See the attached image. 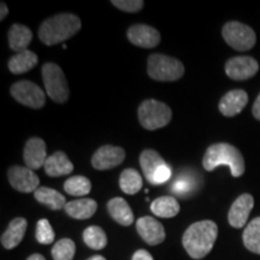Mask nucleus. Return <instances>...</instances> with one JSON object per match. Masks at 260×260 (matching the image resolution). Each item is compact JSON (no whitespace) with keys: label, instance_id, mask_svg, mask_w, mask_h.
<instances>
[{"label":"nucleus","instance_id":"nucleus-16","mask_svg":"<svg viewBox=\"0 0 260 260\" xmlns=\"http://www.w3.org/2000/svg\"><path fill=\"white\" fill-rule=\"evenodd\" d=\"M248 103V95L245 90L234 89L228 92L219 102V111L226 117L239 115Z\"/></svg>","mask_w":260,"mask_h":260},{"label":"nucleus","instance_id":"nucleus-21","mask_svg":"<svg viewBox=\"0 0 260 260\" xmlns=\"http://www.w3.org/2000/svg\"><path fill=\"white\" fill-rule=\"evenodd\" d=\"M32 32L28 27L23 24H14L9 30V45L10 48L15 52H22L27 50L31 42Z\"/></svg>","mask_w":260,"mask_h":260},{"label":"nucleus","instance_id":"nucleus-29","mask_svg":"<svg viewBox=\"0 0 260 260\" xmlns=\"http://www.w3.org/2000/svg\"><path fill=\"white\" fill-rule=\"evenodd\" d=\"M90 189H92V183L84 176H73L68 178L64 183V190L74 197H84L89 194Z\"/></svg>","mask_w":260,"mask_h":260},{"label":"nucleus","instance_id":"nucleus-23","mask_svg":"<svg viewBox=\"0 0 260 260\" xmlns=\"http://www.w3.org/2000/svg\"><path fill=\"white\" fill-rule=\"evenodd\" d=\"M140 165H141L144 175L149 183H151L152 178L154 174L157 172L159 168L167 164V161L161 158V155L155 152L154 149H145L141 154H140Z\"/></svg>","mask_w":260,"mask_h":260},{"label":"nucleus","instance_id":"nucleus-24","mask_svg":"<svg viewBox=\"0 0 260 260\" xmlns=\"http://www.w3.org/2000/svg\"><path fill=\"white\" fill-rule=\"evenodd\" d=\"M34 197L39 203L54 211L64 209L65 205L68 204L67 201H65V198L59 193V191L48 187H39L38 189L34 191Z\"/></svg>","mask_w":260,"mask_h":260},{"label":"nucleus","instance_id":"nucleus-2","mask_svg":"<svg viewBox=\"0 0 260 260\" xmlns=\"http://www.w3.org/2000/svg\"><path fill=\"white\" fill-rule=\"evenodd\" d=\"M203 165L207 171H213L220 165H226L234 177L242 176L246 168L241 152L235 146L225 142L210 146L205 152Z\"/></svg>","mask_w":260,"mask_h":260},{"label":"nucleus","instance_id":"nucleus-36","mask_svg":"<svg viewBox=\"0 0 260 260\" xmlns=\"http://www.w3.org/2000/svg\"><path fill=\"white\" fill-rule=\"evenodd\" d=\"M253 116L255 117L258 121H260V94L256 96L254 104H253V109H252Z\"/></svg>","mask_w":260,"mask_h":260},{"label":"nucleus","instance_id":"nucleus-4","mask_svg":"<svg viewBox=\"0 0 260 260\" xmlns=\"http://www.w3.org/2000/svg\"><path fill=\"white\" fill-rule=\"evenodd\" d=\"M147 73L151 79L160 82L180 80L184 75L182 61L164 54H152L148 58Z\"/></svg>","mask_w":260,"mask_h":260},{"label":"nucleus","instance_id":"nucleus-18","mask_svg":"<svg viewBox=\"0 0 260 260\" xmlns=\"http://www.w3.org/2000/svg\"><path fill=\"white\" fill-rule=\"evenodd\" d=\"M27 220L24 218L12 219L10 222L6 232L2 235V245L6 249H12L17 247L23 240L25 230H27Z\"/></svg>","mask_w":260,"mask_h":260},{"label":"nucleus","instance_id":"nucleus-1","mask_svg":"<svg viewBox=\"0 0 260 260\" xmlns=\"http://www.w3.org/2000/svg\"><path fill=\"white\" fill-rule=\"evenodd\" d=\"M218 236V226L212 220H200L191 224L182 237L184 249L193 259H203L212 251Z\"/></svg>","mask_w":260,"mask_h":260},{"label":"nucleus","instance_id":"nucleus-31","mask_svg":"<svg viewBox=\"0 0 260 260\" xmlns=\"http://www.w3.org/2000/svg\"><path fill=\"white\" fill-rule=\"evenodd\" d=\"M170 189L172 193L181 195V197H187L191 190L195 189V181L189 175H181L176 177Z\"/></svg>","mask_w":260,"mask_h":260},{"label":"nucleus","instance_id":"nucleus-8","mask_svg":"<svg viewBox=\"0 0 260 260\" xmlns=\"http://www.w3.org/2000/svg\"><path fill=\"white\" fill-rule=\"evenodd\" d=\"M11 95L19 104L31 109H41L46 104L44 90L30 81H19L12 84Z\"/></svg>","mask_w":260,"mask_h":260},{"label":"nucleus","instance_id":"nucleus-5","mask_svg":"<svg viewBox=\"0 0 260 260\" xmlns=\"http://www.w3.org/2000/svg\"><path fill=\"white\" fill-rule=\"evenodd\" d=\"M138 115L139 121L145 129L157 130L170 123L172 112L167 104L148 99L140 105Z\"/></svg>","mask_w":260,"mask_h":260},{"label":"nucleus","instance_id":"nucleus-9","mask_svg":"<svg viewBox=\"0 0 260 260\" xmlns=\"http://www.w3.org/2000/svg\"><path fill=\"white\" fill-rule=\"evenodd\" d=\"M9 181L14 189L22 193H31L39 188L40 180L34 170L27 167H12L8 171Z\"/></svg>","mask_w":260,"mask_h":260},{"label":"nucleus","instance_id":"nucleus-28","mask_svg":"<svg viewBox=\"0 0 260 260\" xmlns=\"http://www.w3.org/2000/svg\"><path fill=\"white\" fill-rule=\"evenodd\" d=\"M83 241L89 248L99 251V249H104L106 247L107 236L102 228L92 225L83 232Z\"/></svg>","mask_w":260,"mask_h":260},{"label":"nucleus","instance_id":"nucleus-19","mask_svg":"<svg viewBox=\"0 0 260 260\" xmlns=\"http://www.w3.org/2000/svg\"><path fill=\"white\" fill-rule=\"evenodd\" d=\"M107 211L117 223L129 226L134 223V213L123 198H113L107 203Z\"/></svg>","mask_w":260,"mask_h":260},{"label":"nucleus","instance_id":"nucleus-15","mask_svg":"<svg viewBox=\"0 0 260 260\" xmlns=\"http://www.w3.org/2000/svg\"><path fill=\"white\" fill-rule=\"evenodd\" d=\"M23 158L27 168L31 170H38L42 168L47 160L46 144L40 138H31L24 146Z\"/></svg>","mask_w":260,"mask_h":260},{"label":"nucleus","instance_id":"nucleus-3","mask_svg":"<svg viewBox=\"0 0 260 260\" xmlns=\"http://www.w3.org/2000/svg\"><path fill=\"white\" fill-rule=\"evenodd\" d=\"M81 19L74 14H59L46 19L39 29V38L47 46L73 38L81 29Z\"/></svg>","mask_w":260,"mask_h":260},{"label":"nucleus","instance_id":"nucleus-33","mask_svg":"<svg viewBox=\"0 0 260 260\" xmlns=\"http://www.w3.org/2000/svg\"><path fill=\"white\" fill-rule=\"evenodd\" d=\"M111 4L122 11L138 12L144 8L145 3L142 0H112Z\"/></svg>","mask_w":260,"mask_h":260},{"label":"nucleus","instance_id":"nucleus-11","mask_svg":"<svg viewBox=\"0 0 260 260\" xmlns=\"http://www.w3.org/2000/svg\"><path fill=\"white\" fill-rule=\"evenodd\" d=\"M125 152L122 147L106 145L102 146L92 157V165L96 170H110L124 161Z\"/></svg>","mask_w":260,"mask_h":260},{"label":"nucleus","instance_id":"nucleus-37","mask_svg":"<svg viewBox=\"0 0 260 260\" xmlns=\"http://www.w3.org/2000/svg\"><path fill=\"white\" fill-rule=\"evenodd\" d=\"M0 9H2V12H0V21H4V19L6 18V16H8V14H9L8 5H6L5 3H2Z\"/></svg>","mask_w":260,"mask_h":260},{"label":"nucleus","instance_id":"nucleus-20","mask_svg":"<svg viewBox=\"0 0 260 260\" xmlns=\"http://www.w3.org/2000/svg\"><path fill=\"white\" fill-rule=\"evenodd\" d=\"M98 204L93 199H77L65 205L68 216L75 219H88L96 212Z\"/></svg>","mask_w":260,"mask_h":260},{"label":"nucleus","instance_id":"nucleus-14","mask_svg":"<svg viewBox=\"0 0 260 260\" xmlns=\"http://www.w3.org/2000/svg\"><path fill=\"white\" fill-rule=\"evenodd\" d=\"M136 229L142 240L149 246H157L165 240V229L153 217H141L136 222Z\"/></svg>","mask_w":260,"mask_h":260},{"label":"nucleus","instance_id":"nucleus-7","mask_svg":"<svg viewBox=\"0 0 260 260\" xmlns=\"http://www.w3.org/2000/svg\"><path fill=\"white\" fill-rule=\"evenodd\" d=\"M222 35L230 47L236 51H248L255 45V32L248 25L240 22H228L224 24Z\"/></svg>","mask_w":260,"mask_h":260},{"label":"nucleus","instance_id":"nucleus-34","mask_svg":"<svg viewBox=\"0 0 260 260\" xmlns=\"http://www.w3.org/2000/svg\"><path fill=\"white\" fill-rule=\"evenodd\" d=\"M171 178V168L168 164L162 165L161 168H159L157 172L154 174L153 178H152L151 184L153 186H158V184H162L165 182H168Z\"/></svg>","mask_w":260,"mask_h":260},{"label":"nucleus","instance_id":"nucleus-35","mask_svg":"<svg viewBox=\"0 0 260 260\" xmlns=\"http://www.w3.org/2000/svg\"><path fill=\"white\" fill-rule=\"evenodd\" d=\"M132 260H153V256L151 255V253L146 251V249H139L134 253Z\"/></svg>","mask_w":260,"mask_h":260},{"label":"nucleus","instance_id":"nucleus-30","mask_svg":"<svg viewBox=\"0 0 260 260\" xmlns=\"http://www.w3.org/2000/svg\"><path fill=\"white\" fill-rule=\"evenodd\" d=\"M76 251L75 242L70 239H61L52 248L53 260H73Z\"/></svg>","mask_w":260,"mask_h":260},{"label":"nucleus","instance_id":"nucleus-10","mask_svg":"<svg viewBox=\"0 0 260 260\" xmlns=\"http://www.w3.org/2000/svg\"><path fill=\"white\" fill-rule=\"evenodd\" d=\"M259 64L254 58L240 56L230 58L225 63V74L228 77L235 81L251 79L258 73Z\"/></svg>","mask_w":260,"mask_h":260},{"label":"nucleus","instance_id":"nucleus-22","mask_svg":"<svg viewBox=\"0 0 260 260\" xmlns=\"http://www.w3.org/2000/svg\"><path fill=\"white\" fill-rule=\"evenodd\" d=\"M38 61L39 58L34 52L29 50L18 52V53L15 54L14 57L10 58L8 64L9 70L15 75L28 73L29 70L32 69V68L37 67Z\"/></svg>","mask_w":260,"mask_h":260},{"label":"nucleus","instance_id":"nucleus-17","mask_svg":"<svg viewBox=\"0 0 260 260\" xmlns=\"http://www.w3.org/2000/svg\"><path fill=\"white\" fill-rule=\"evenodd\" d=\"M45 172L51 177H60L74 171V164L64 152H56L47 158L44 165Z\"/></svg>","mask_w":260,"mask_h":260},{"label":"nucleus","instance_id":"nucleus-39","mask_svg":"<svg viewBox=\"0 0 260 260\" xmlns=\"http://www.w3.org/2000/svg\"><path fill=\"white\" fill-rule=\"evenodd\" d=\"M87 260H106V259L104 258L103 255H93V256H90V258H88Z\"/></svg>","mask_w":260,"mask_h":260},{"label":"nucleus","instance_id":"nucleus-12","mask_svg":"<svg viewBox=\"0 0 260 260\" xmlns=\"http://www.w3.org/2000/svg\"><path fill=\"white\" fill-rule=\"evenodd\" d=\"M254 206V199L251 194H242L234 201L228 213V220L233 228L240 229L246 225L249 213Z\"/></svg>","mask_w":260,"mask_h":260},{"label":"nucleus","instance_id":"nucleus-38","mask_svg":"<svg viewBox=\"0 0 260 260\" xmlns=\"http://www.w3.org/2000/svg\"><path fill=\"white\" fill-rule=\"evenodd\" d=\"M27 260H46V259L44 258V255L38 254V253H37V254H31Z\"/></svg>","mask_w":260,"mask_h":260},{"label":"nucleus","instance_id":"nucleus-27","mask_svg":"<svg viewBox=\"0 0 260 260\" xmlns=\"http://www.w3.org/2000/svg\"><path fill=\"white\" fill-rule=\"evenodd\" d=\"M119 187L125 194L134 195L142 188V177L135 169H125L119 176Z\"/></svg>","mask_w":260,"mask_h":260},{"label":"nucleus","instance_id":"nucleus-13","mask_svg":"<svg viewBox=\"0 0 260 260\" xmlns=\"http://www.w3.org/2000/svg\"><path fill=\"white\" fill-rule=\"evenodd\" d=\"M126 37L133 45L142 48H153L160 42L159 31L147 24L133 25L128 29Z\"/></svg>","mask_w":260,"mask_h":260},{"label":"nucleus","instance_id":"nucleus-32","mask_svg":"<svg viewBox=\"0 0 260 260\" xmlns=\"http://www.w3.org/2000/svg\"><path fill=\"white\" fill-rule=\"evenodd\" d=\"M37 240L41 245H51L54 241L53 228L47 219H40L37 224V233H35Z\"/></svg>","mask_w":260,"mask_h":260},{"label":"nucleus","instance_id":"nucleus-25","mask_svg":"<svg viewBox=\"0 0 260 260\" xmlns=\"http://www.w3.org/2000/svg\"><path fill=\"white\" fill-rule=\"evenodd\" d=\"M151 211L160 218H172L180 212V204L172 197H160L152 201Z\"/></svg>","mask_w":260,"mask_h":260},{"label":"nucleus","instance_id":"nucleus-6","mask_svg":"<svg viewBox=\"0 0 260 260\" xmlns=\"http://www.w3.org/2000/svg\"><path fill=\"white\" fill-rule=\"evenodd\" d=\"M42 80L47 95L53 102L64 104L69 99V86L59 65L46 63L42 67Z\"/></svg>","mask_w":260,"mask_h":260},{"label":"nucleus","instance_id":"nucleus-26","mask_svg":"<svg viewBox=\"0 0 260 260\" xmlns=\"http://www.w3.org/2000/svg\"><path fill=\"white\" fill-rule=\"evenodd\" d=\"M242 240L248 251L260 254V217H256L247 224Z\"/></svg>","mask_w":260,"mask_h":260}]
</instances>
